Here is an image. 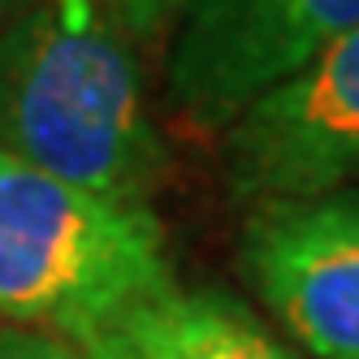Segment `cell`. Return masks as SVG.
Segmentation results:
<instances>
[{
    "mask_svg": "<svg viewBox=\"0 0 359 359\" xmlns=\"http://www.w3.org/2000/svg\"><path fill=\"white\" fill-rule=\"evenodd\" d=\"M22 5H27V0H0V27H5V22H9Z\"/></svg>",
    "mask_w": 359,
    "mask_h": 359,
    "instance_id": "cell-10",
    "label": "cell"
},
{
    "mask_svg": "<svg viewBox=\"0 0 359 359\" xmlns=\"http://www.w3.org/2000/svg\"><path fill=\"white\" fill-rule=\"evenodd\" d=\"M251 290L312 359H359V195L251 203L238 238Z\"/></svg>",
    "mask_w": 359,
    "mask_h": 359,
    "instance_id": "cell-4",
    "label": "cell"
},
{
    "mask_svg": "<svg viewBox=\"0 0 359 359\" xmlns=\"http://www.w3.org/2000/svg\"><path fill=\"white\" fill-rule=\"evenodd\" d=\"M135 359H299L221 290H169L143 303L117 329Z\"/></svg>",
    "mask_w": 359,
    "mask_h": 359,
    "instance_id": "cell-6",
    "label": "cell"
},
{
    "mask_svg": "<svg viewBox=\"0 0 359 359\" xmlns=\"http://www.w3.org/2000/svg\"><path fill=\"white\" fill-rule=\"evenodd\" d=\"M221 143L229 191L247 203L346 191L359 177V31L260 95Z\"/></svg>",
    "mask_w": 359,
    "mask_h": 359,
    "instance_id": "cell-5",
    "label": "cell"
},
{
    "mask_svg": "<svg viewBox=\"0 0 359 359\" xmlns=\"http://www.w3.org/2000/svg\"><path fill=\"white\" fill-rule=\"evenodd\" d=\"M100 5L113 13V22L126 35H130V31H156L169 13L187 9V0H100Z\"/></svg>",
    "mask_w": 359,
    "mask_h": 359,
    "instance_id": "cell-8",
    "label": "cell"
},
{
    "mask_svg": "<svg viewBox=\"0 0 359 359\" xmlns=\"http://www.w3.org/2000/svg\"><path fill=\"white\" fill-rule=\"evenodd\" d=\"M0 151L113 203H147L165 139L100 0H27L0 27Z\"/></svg>",
    "mask_w": 359,
    "mask_h": 359,
    "instance_id": "cell-1",
    "label": "cell"
},
{
    "mask_svg": "<svg viewBox=\"0 0 359 359\" xmlns=\"http://www.w3.org/2000/svg\"><path fill=\"white\" fill-rule=\"evenodd\" d=\"M0 359H91V355H87V346L53 338V333L0 325Z\"/></svg>",
    "mask_w": 359,
    "mask_h": 359,
    "instance_id": "cell-7",
    "label": "cell"
},
{
    "mask_svg": "<svg viewBox=\"0 0 359 359\" xmlns=\"http://www.w3.org/2000/svg\"><path fill=\"white\" fill-rule=\"evenodd\" d=\"M169 290L147 203L100 199L0 151V320L87 346Z\"/></svg>",
    "mask_w": 359,
    "mask_h": 359,
    "instance_id": "cell-2",
    "label": "cell"
},
{
    "mask_svg": "<svg viewBox=\"0 0 359 359\" xmlns=\"http://www.w3.org/2000/svg\"><path fill=\"white\" fill-rule=\"evenodd\" d=\"M359 31V0H187L169 100L199 135H225L255 100Z\"/></svg>",
    "mask_w": 359,
    "mask_h": 359,
    "instance_id": "cell-3",
    "label": "cell"
},
{
    "mask_svg": "<svg viewBox=\"0 0 359 359\" xmlns=\"http://www.w3.org/2000/svg\"><path fill=\"white\" fill-rule=\"evenodd\" d=\"M87 355H91V359H135L130 351L121 346V338H117V333H104V338L87 342Z\"/></svg>",
    "mask_w": 359,
    "mask_h": 359,
    "instance_id": "cell-9",
    "label": "cell"
}]
</instances>
